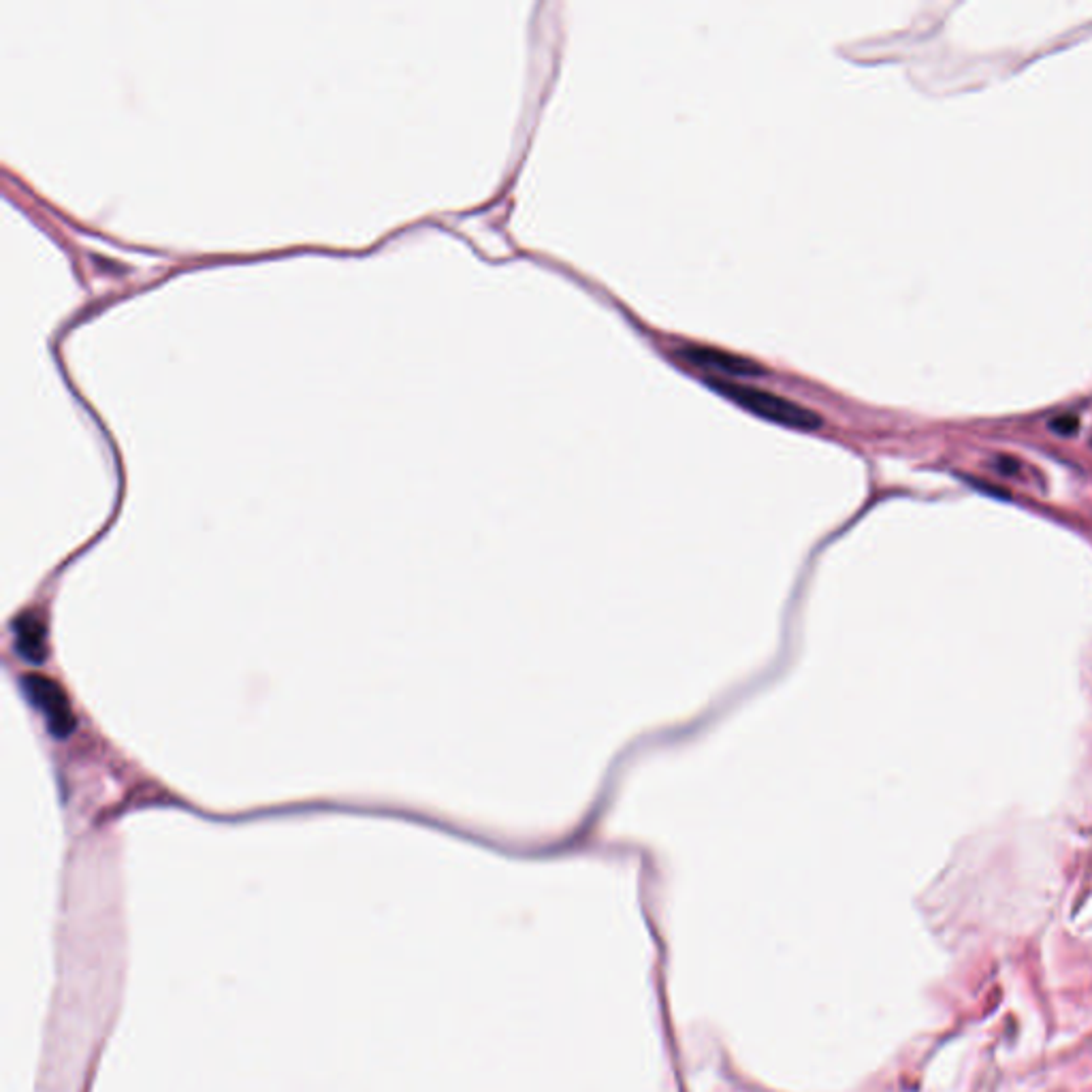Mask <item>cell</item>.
I'll list each match as a JSON object with an SVG mask.
<instances>
[{
  "mask_svg": "<svg viewBox=\"0 0 1092 1092\" xmlns=\"http://www.w3.org/2000/svg\"><path fill=\"white\" fill-rule=\"evenodd\" d=\"M707 384H711L717 393L726 395V398L732 400L734 404L747 408L756 416L766 418V421H771V423H779L783 427L802 429V431L818 429L822 425L820 414H816L813 410L792 400L781 398V395H773L769 391H760L747 384L724 380V378H711L707 380Z\"/></svg>",
  "mask_w": 1092,
  "mask_h": 1092,
  "instance_id": "obj_1",
  "label": "cell"
},
{
  "mask_svg": "<svg viewBox=\"0 0 1092 1092\" xmlns=\"http://www.w3.org/2000/svg\"><path fill=\"white\" fill-rule=\"evenodd\" d=\"M21 687H24L31 705L45 717V722H48V728L54 736L64 738L73 732L75 715L71 703H68L66 693L56 681L41 675H29L21 679Z\"/></svg>",
  "mask_w": 1092,
  "mask_h": 1092,
  "instance_id": "obj_2",
  "label": "cell"
},
{
  "mask_svg": "<svg viewBox=\"0 0 1092 1092\" xmlns=\"http://www.w3.org/2000/svg\"><path fill=\"white\" fill-rule=\"evenodd\" d=\"M677 355L695 365V367H703V369H711V371H717V374H724V376H742V378H751V376H758V374H764V367L747 357H740V355H734V353H728V351H719V348H711V346H700V344H687V346H681Z\"/></svg>",
  "mask_w": 1092,
  "mask_h": 1092,
  "instance_id": "obj_3",
  "label": "cell"
},
{
  "mask_svg": "<svg viewBox=\"0 0 1092 1092\" xmlns=\"http://www.w3.org/2000/svg\"><path fill=\"white\" fill-rule=\"evenodd\" d=\"M15 648L21 658L33 664H41L48 654L45 627L35 615H21L15 621Z\"/></svg>",
  "mask_w": 1092,
  "mask_h": 1092,
  "instance_id": "obj_4",
  "label": "cell"
},
{
  "mask_svg": "<svg viewBox=\"0 0 1092 1092\" xmlns=\"http://www.w3.org/2000/svg\"><path fill=\"white\" fill-rule=\"evenodd\" d=\"M1052 429L1062 433V435H1069V433L1078 431V421L1074 416H1060V418H1056V421H1052Z\"/></svg>",
  "mask_w": 1092,
  "mask_h": 1092,
  "instance_id": "obj_5",
  "label": "cell"
}]
</instances>
